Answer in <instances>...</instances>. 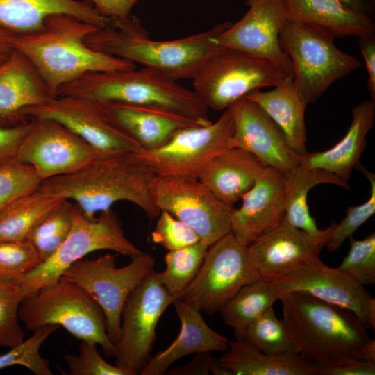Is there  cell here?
Segmentation results:
<instances>
[{"instance_id": "d6a6232c", "label": "cell", "mask_w": 375, "mask_h": 375, "mask_svg": "<svg viewBox=\"0 0 375 375\" xmlns=\"http://www.w3.org/2000/svg\"><path fill=\"white\" fill-rule=\"evenodd\" d=\"M279 298L272 282L259 278L242 287L220 312L225 324L233 330L235 338L242 339L247 327Z\"/></svg>"}, {"instance_id": "7bdbcfd3", "label": "cell", "mask_w": 375, "mask_h": 375, "mask_svg": "<svg viewBox=\"0 0 375 375\" xmlns=\"http://www.w3.org/2000/svg\"><path fill=\"white\" fill-rule=\"evenodd\" d=\"M151 238L153 242L169 251L200 241L199 235L190 227L165 210L160 211Z\"/></svg>"}, {"instance_id": "cb8c5ba5", "label": "cell", "mask_w": 375, "mask_h": 375, "mask_svg": "<svg viewBox=\"0 0 375 375\" xmlns=\"http://www.w3.org/2000/svg\"><path fill=\"white\" fill-rule=\"evenodd\" d=\"M288 21L299 23L333 38L375 36L372 18L353 12L337 0H281Z\"/></svg>"}, {"instance_id": "1f68e13d", "label": "cell", "mask_w": 375, "mask_h": 375, "mask_svg": "<svg viewBox=\"0 0 375 375\" xmlns=\"http://www.w3.org/2000/svg\"><path fill=\"white\" fill-rule=\"evenodd\" d=\"M65 199L39 188L0 211V241L27 240L35 226Z\"/></svg>"}, {"instance_id": "b9f144b4", "label": "cell", "mask_w": 375, "mask_h": 375, "mask_svg": "<svg viewBox=\"0 0 375 375\" xmlns=\"http://www.w3.org/2000/svg\"><path fill=\"white\" fill-rule=\"evenodd\" d=\"M41 182L29 165L0 163V211L17 198L38 189Z\"/></svg>"}, {"instance_id": "30bf717a", "label": "cell", "mask_w": 375, "mask_h": 375, "mask_svg": "<svg viewBox=\"0 0 375 375\" xmlns=\"http://www.w3.org/2000/svg\"><path fill=\"white\" fill-rule=\"evenodd\" d=\"M155 263L151 255L143 252L132 257L128 265L117 267L115 257L106 253L94 259L77 260L60 278L78 285L98 303L106 318L108 337L116 348L124 304Z\"/></svg>"}, {"instance_id": "44dd1931", "label": "cell", "mask_w": 375, "mask_h": 375, "mask_svg": "<svg viewBox=\"0 0 375 375\" xmlns=\"http://www.w3.org/2000/svg\"><path fill=\"white\" fill-rule=\"evenodd\" d=\"M241 199V206L234 209L231 216V233L249 246L284 219L285 174L265 166Z\"/></svg>"}, {"instance_id": "8992f818", "label": "cell", "mask_w": 375, "mask_h": 375, "mask_svg": "<svg viewBox=\"0 0 375 375\" xmlns=\"http://www.w3.org/2000/svg\"><path fill=\"white\" fill-rule=\"evenodd\" d=\"M19 320L31 331L47 325L60 326L80 340L100 345L107 357H115L104 314L93 298L78 285L62 278L23 299Z\"/></svg>"}, {"instance_id": "7402d4cb", "label": "cell", "mask_w": 375, "mask_h": 375, "mask_svg": "<svg viewBox=\"0 0 375 375\" xmlns=\"http://www.w3.org/2000/svg\"><path fill=\"white\" fill-rule=\"evenodd\" d=\"M172 304L181 322L178 335L165 349L151 358L141 375H162L174 362L186 356L225 351L228 347V338L212 330L197 307L178 299Z\"/></svg>"}, {"instance_id": "484cf974", "label": "cell", "mask_w": 375, "mask_h": 375, "mask_svg": "<svg viewBox=\"0 0 375 375\" xmlns=\"http://www.w3.org/2000/svg\"><path fill=\"white\" fill-rule=\"evenodd\" d=\"M352 120L344 136L331 148L308 153L301 156V163L308 168L319 169L334 174L346 181L367 146V135L375 121V103L363 100L351 110Z\"/></svg>"}, {"instance_id": "2e32d148", "label": "cell", "mask_w": 375, "mask_h": 375, "mask_svg": "<svg viewBox=\"0 0 375 375\" xmlns=\"http://www.w3.org/2000/svg\"><path fill=\"white\" fill-rule=\"evenodd\" d=\"M24 117L56 121L104 155L138 152L141 147L115 124L94 100L71 95H56L44 103L22 111Z\"/></svg>"}, {"instance_id": "8d00e7d4", "label": "cell", "mask_w": 375, "mask_h": 375, "mask_svg": "<svg viewBox=\"0 0 375 375\" xmlns=\"http://www.w3.org/2000/svg\"><path fill=\"white\" fill-rule=\"evenodd\" d=\"M58 328L59 326L53 324L38 328L30 338L0 355V370L21 365L36 375H53L49 360L40 355V349L44 341Z\"/></svg>"}, {"instance_id": "f546056e", "label": "cell", "mask_w": 375, "mask_h": 375, "mask_svg": "<svg viewBox=\"0 0 375 375\" xmlns=\"http://www.w3.org/2000/svg\"><path fill=\"white\" fill-rule=\"evenodd\" d=\"M324 183L335 185L345 189L350 188L348 182L337 175L319 169L308 168L301 163L292 172L285 174L286 203L284 219L326 247L336 222H332L328 228L319 229L310 213L307 202L310 190Z\"/></svg>"}, {"instance_id": "e575fe53", "label": "cell", "mask_w": 375, "mask_h": 375, "mask_svg": "<svg viewBox=\"0 0 375 375\" xmlns=\"http://www.w3.org/2000/svg\"><path fill=\"white\" fill-rule=\"evenodd\" d=\"M242 339L267 354H299L286 324L276 317L273 306L247 327Z\"/></svg>"}, {"instance_id": "d590c367", "label": "cell", "mask_w": 375, "mask_h": 375, "mask_svg": "<svg viewBox=\"0 0 375 375\" xmlns=\"http://www.w3.org/2000/svg\"><path fill=\"white\" fill-rule=\"evenodd\" d=\"M75 204L65 200L43 219L27 240L36 249L42 262L51 256L67 238L73 220Z\"/></svg>"}, {"instance_id": "9c48e42d", "label": "cell", "mask_w": 375, "mask_h": 375, "mask_svg": "<svg viewBox=\"0 0 375 375\" xmlns=\"http://www.w3.org/2000/svg\"><path fill=\"white\" fill-rule=\"evenodd\" d=\"M291 60L293 81L308 104L334 82L361 66L359 60L339 49L334 38L317 29L287 21L279 36Z\"/></svg>"}, {"instance_id": "4316f807", "label": "cell", "mask_w": 375, "mask_h": 375, "mask_svg": "<svg viewBox=\"0 0 375 375\" xmlns=\"http://www.w3.org/2000/svg\"><path fill=\"white\" fill-rule=\"evenodd\" d=\"M265 166L243 149L227 148L206 165L197 178L219 200L233 207L251 188Z\"/></svg>"}, {"instance_id": "681fc988", "label": "cell", "mask_w": 375, "mask_h": 375, "mask_svg": "<svg viewBox=\"0 0 375 375\" xmlns=\"http://www.w3.org/2000/svg\"><path fill=\"white\" fill-rule=\"evenodd\" d=\"M358 43L368 74L367 89L370 101L375 103V36L360 38Z\"/></svg>"}, {"instance_id": "e0dca14e", "label": "cell", "mask_w": 375, "mask_h": 375, "mask_svg": "<svg viewBox=\"0 0 375 375\" xmlns=\"http://www.w3.org/2000/svg\"><path fill=\"white\" fill-rule=\"evenodd\" d=\"M281 296L301 292L352 312L365 328H375V299L348 274L325 265L319 258L306 267L274 281Z\"/></svg>"}, {"instance_id": "4dcf8cb0", "label": "cell", "mask_w": 375, "mask_h": 375, "mask_svg": "<svg viewBox=\"0 0 375 375\" xmlns=\"http://www.w3.org/2000/svg\"><path fill=\"white\" fill-rule=\"evenodd\" d=\"M218 360L231 375H318L315 362L299 354H267L244 339L229 342Z\"/></svg>"}, {"instance_id": "f35d334b", "label": "cell", "mask_w": 375, "mask_h": 375, "mask_svg": "<svg viewBox=\"0 0 375 375\" xmlns=\"http://www.w3.org/2000/svg\"><path fill=\"white\" fill-rule=\"evenodd\" d=\"M24 299L19 284L0 280V347L12 348L24 340L19 318Z\"/></svg>"}, {"instance_id": "816d5d0a", "label": "cell", "mask_w": 375, "mask_h": 375, "mask_svg": "<svg viewBox=\"0 0 375 375\" xmlns=\"http://www.w3.org/2000/svg\"><path fill=\"white\" fill-rule=\"evenodd\" d=\"M342 5L358 15L373 19L374 10L369 4V0H337Z\"/></svg>"}, {"instance_id": "ba28073f", "label": "cell", "mask_w": 375, "mask_h": 375, "mask_svg": "<svg viewBox=\"0 0 375 375\" xmlns=\"http://www.w3.org/2000/svg\"><path fill=\"white\" fill-rule=\"evenodd\" d=\"M99 250H112L131 258L143 253L126 238L111 209L90 218L75 204L72 226L63 242L51 256L17 283L24 299L59 280L72 264Z\"/></svg>"}, {"instance_id": "5bb4252c", "label": "cell", "mask_w": 375, "mask_h": 375, "mask_svg": "<svg viewBox=\"0 0 375 375\" xmlns=\"http://www.w3.org/2000/svg\"><path fill=\"white\" fill-rule=\"evenodd\" d=\"M233 131L226 108L215 122L181 128L162 147L136 153L157 176L198 178L215 156L228 148Z\"/></svg>"}, {"instance_id": "7dc6e473", "label": "cell", "mask_w": 375, "mask_h": 375, "mask_svg": "<svg viewBox=\"0 0 375 375\" xmlns=\"http://www.w3.org/2000/svg\"><path fill=\"white\" fill-rule=\"evenodd\" d=\"M102 15L112 19H124L131 16L140 0H90Z\"/></svg>"}, {"instance_id": "60d3db41", "label": "cell", "mask_w": 375, "mask_h": 375, "mask_svg": "<svg viewBox=\"0 0 375 375\" xmlns=\"http://www.w3.org/2000/svg\"><path fill=\"white\" fill-rule=\"evenodd\" d=\"M360 171L370 183V194L365 202L358 206H349L345 217L339 224L336 223L330 240L326 245L329 252L338 250L343 242L365 223L375 212V175L358 163L355 169Z\"/></svg>"}, {"instance_id": "ac0fdd59", "label": "cell", "mask_w": 375, "mask_h": 375, "mask_svg": "<svg viewBox=\"0 0 375 375\" xmlns=\"http://www.w3.org/2000/svg\"><path fill=\"white\" fill-rule=\"evenodd\" d=\"M228 108L234 124L228 148L243 149L285 174L301 163V156L290 148L280 128L257 103L244 97Z\"/></svg>"}, {"instance_id": "52a82bcc", "label": "cell", "mask_w": 375, "mask_h": 375, "mask_svg": "<svg viewBox=\"0 0 375 375\" xmlns=\"http://www.w3.org/2000/svg\"><path fill=\"white\" fill-rule=\"evenodd\" d=\"M293 76L292 65L222 47L192 77L193 91L208 108L222 110L262 88Z\"/></svg>"}, {"instance_id": "7a4b0ae2", "label": "cell", "mask_w": 375, "mask_h": 375, "mask_svg": "<svg viewBox=\"0 0 375 375\" xmlns=\"http://www.w3.org/2000/svg\"><path fill=\"white\" fill-rule=\"evenodd\" d=\"M98 28L72 15H54L39 30L16 35L13 46L28 58L55 97L62 86L87 73L137 67L131 61L87 45L86 38Z\"/></svg>"}, {"instance_id": "83f0119b", "label": "cell", "mask_w": 375, "mask_h": 375, "mask_svg": "<svg viewBox=\"0 0 375 375\" xmlns=\"http://www.w3.org/2000/svg\"><path fill=\"white\" fill-rule=\"evenodd\" d=\"M52 97L38 72L20 51L15 49L0 64V118H25L22 111Z\"/></svg>"}, {"instance_id": "f1b7e54d", "label": "cell", "mask_w": 375, "mask_h": 375, "mask_svg": "<svg viewBox=\"0 0 375 375\" xmlns=\"http://www.w3.org/2000/svg\"><path fill=\"white\" fill-rule=\"evenodd\" d=\"M272 90H256L245 97L257 103L283 133L290 148L302 156L306 150L304 101L292 76L273 87Z\"/></svg>"}, {"instance_id": "603a6c76", "label": "cell", "mask_w": 375, "mask_h": 375, "mask_svg": "<svg viewBox=\"0 0 375 375\" xmlns=\"http://www.w3.org/2000/svg\"><path fill=\"white\" fill-rule=\"evenodd\" d=\"M99 103L107 117L136 141L143 150L160 147L178 130L199 125L183 117L144 106Z\"/></svg>"}, {"instance_id": "f5cc1de1", "label": "cell", "mask_w": 375, "mask_h": 375, "mask_svg": "<svg viewBox=\"0 0 375 375\" xmlns=\"http://www.w3.org/2000/svg\"><path fill=\"white\" fill-rule=\"evenodd\" d=\"M369 4L373 10L375 9V0H369Z\"/></svg>"}, {"instance_id": "277c9868", "label": "cell", "mask_w": 375, "mask_h": 375, "mask_svg": "<svg viewBox=\"0 0 375 375\" xmlns=\"http://www.w3.org/2000/svg\"><path fill=\"white\" fill-rule=\"evenodd\" d=\"M57 95L144 106L183 117L199 125L212 122L208 108L193 90L144 67L87 73L62 86Z\"/></svg>"}, {"instance_id": "f6af8a7d", "label": "cell", "mask_w": 375, "mask_h": 375, "mask_svg": "<svg viewBox=\"0 0 375 375\" xmlns=\"http://www.w3.org/2000/svg\"><path fill=\"white\" fill-rule=\"evenodd\" d=\"M318 375H374L375 362L354 357H343L335 361L315 363Z\"/></svg>"}, {"instance_id": "9a60e30c", "label": "cell", "mask_w": 375, "mask_h": 375, "mask_svg": "<svg viewBox=\"0 0 375 375\" xmlns=\"http://www.w3.org/2000/svg\"><path fill=\"white\" fill-rule=\"evenodd\" d=\"M31 119L13 162L33 167L42 181L76 172L103 155L56 121Z\"/></svg>"}, {"instance_id": "6da1fadb", "label": "cell", "mask_w": 375, "mask_h": 375, "mask_svg": "<svg viewBox=\"0 0 375 375\" xmlns=\"http://www.w3.org/2000/svg\"><path fill=\"white\" fill-rule=\"evenodd\" d=\"M157 175L136 152L101 155L78 171L41 182L39 189L74 200L88 217L111 209L120 201L138 206L150 220L160 211L151 197Z\"/></svg>"}, {"instance_id": "8fae6325", "label": "cell", "mask_w": 375, "mask_h": 375, "mask_svg": "<svg viewBox=\"0 0 375 375\" xmlns=\"http://www.w3.org/2000/svg\"><path fill=\"white\" fill-rule=\"evenodd\" d=\"M259 278L248 246L230 232L209 247L196 276L176 299L213 315L242 287Z\"/></svg>"}, {"instance_id": "d4e9b609", "label": "cell", "mask_w": 375, "mask_h": 375, "mask_svg": "<svg viewBox=\"0 0 375 375\" xmlns=\"http://www.w3.org/2000/svg\"><path fill=\"white\" fill-rule=\"evenodd\" d=\"M58 14L72 15L99 28L112 22L93 6L78 0H0V26L16 35L38 31L49 17Z\"/></svg>"}, {"instance_id": "5b68a950", "label": "cell", "mask_w": 375, "mask_h": 375, "mask_svg": "<svg viewBox=\"0 0 375 375\" xmlns=\"http://www.w3.org/2000/svg\"><path fill=\"white\" fill-rule=\"evenodd\" d=\"M283 320L299 354L315 363L343 357L360 359L362 347L371 341L367 329L351 311L308 294H282Z\"/></svg>"}, {"instance_id": "ffe728a7", "label": "cell", "mask_w": 375, "mask_h": 375, "mask_svg": "<svg viewBox=\"0 0 375 375\" xmlns=\"http://www.w3.org/2000/svg\"><path fill=\"white\" fill-rule=\"evenodd\" d=\"M325 245L284 219L248 246L260 279L274 281L319 258Z\"/></svg>"}, {"instance_id": "d6986e66", "label": "cell", "mask_w": 375, "mask_h": 375, "mask_svg": "<svg viewBox=\"0 0 375 375\" xmlns=\"http://www.w3.org/2000/svg\"><path fill=\"white\" fill-rule=\"evenodd\" d=\"M249 9L224 31L217 44L249 54L292 65L279 36L288 19L281 0H247Z\"/></svg>"}, {"instance_id": "f907efd6", "label": "cell", "mask_w": 375, "mask_h": 375, "mask_svg": "<svg viewBox=\"0 0 375 375\" xmlns=\"http://www.w3.org/2000/svg\"><path fill=\"white\" fill-rule=\"evenodd\" d=\"M16 34L0 26V64L15 50L13 41Z\"/></svg>"}, {"instance_id": "3957f363", "label": "cell", "mask_w": 375, "mask_h": 375, "mask_svg": "<svg viewBox=\"0 0 375 375\" xmlns=\"http://www.w3.org/2000/svg\"><path fill=\"white\" fill-rule=\"evenodd\" d=\"M231 24L225 22L183 38L159 41L151 39L139 20L131 15L124 19H112L110 26L89 35L85 43L97 51L142 65L177 81L192 79L222 47L217 38Z\"/></svg>"}, {"instance_id": "836d02e7", "label": "cell", "mask_w": 375, "mask_h": 375, "mask_svg": "<svg viewBox=\"0 0 375 375\" xmlns=\"http://www.w3.org/2000/svg\"><path fill=\"white\" fill-rule=\"evenodd\" d=\"M209 247L200 240L195 244L169 251L165 255V269L161 272H157V274L174 301L196 276Z\"/></svg>"}, {"instance_id": "bcb514c9", "label": "cell", "mask_w": 375, "mask_h": 375, "mask_svg": "<svg viewBox=\"0 0 375 375\" xmlns=\"http://www.w3.org/2000/svg\"><path fill=\"white\" fill-rule=\"evenodd\" d=\"M31 125V120L12 126L0 125V163L14 161L18 147Z\"/></svg>"}, {"instance_id": "c3c4849f", "label": "cell", "mask_w": 375, "mask_h": 375, "mask_svg": "<svg viewBox=\"0 0 375 375\" xmlns=\"http://www.w3.org/2000/svg\"><path fill=\"white\" fill-rule=\"evenodd\" d=\"M210 353H194L191 360L185 365L173 368L166 372L171 375H208L210 373L212 366L216 360Z\"/></svg>"}, {"instance_id": "74e56055", "label": "cell", "mask_w": 375, "mask_h": 375, "mask_svg": "<svg viewBox=\"0 0 375 375\" xmlns=\"http://www.w3.org/2000/svg\"><path fill=\"white\" fill-rule=\"evenodd\" d=\"M42 260L28 240L0 241V280L17 283L33 272Z\"/></svg>"}, {"instance_id": "ee69618b", "label": "cell", "mask_w": 375, "mask_h": 375, "mask_svg": "<svg viewBox=\"0 0 375 375\" xmlns=\"http://www.w3.org/2000/svg\"><path fill=\"white\" fill-rule=\"evenodd\" d=\"M97 344L81 341L77 355L67 354L65 360L71 375H127L122 369L107 362L99 354Z\"/></svg>"}, {"instance_id": "7c38bea8", "label": "cell", "mask_w": 375, "mask_h": 375, "mask_svg": "<svg viewBox=\"0 0 375 375\" xmlns=\"http://www.w3.org/2000/svg\"><path fill=\"white\" fill-rule=\"evenodd\" d=\"M174 299L152 269L128 296L122 312L115 364L127 375L140 374L151 359L157 324Z\"/></svg>"}, {"instance_id": "ab89813d", "label": "cell", "mask_w": 375, "mask_h": 375, "mask_svg": "<svg viewBox=\"0 0 375 375\" xmlns=\"http://www.w3.org/2000/svg\"><path fill=\"white\" fill-rule=\"evenodd\" d=\"M350 238V248L338 267L362 285L375 283V233L362 240Z\"/></svg>"}, {"instance_id": "4fadbf2b", "label": "cell", "mask_w": 375, "mask_h": 375, "mask_svg": "<svg viewBox=\"0 0 375 375\" xmlns=\"http://www.w3.org/2000/svg\"><path fill=\"white\" fill-rule=\"evenodd\" d=\"M151 192L160 211L185 223L209 246L231 232L233 207L219 200L197 178L157 176Z\"/></svg>"}]
</instances>
